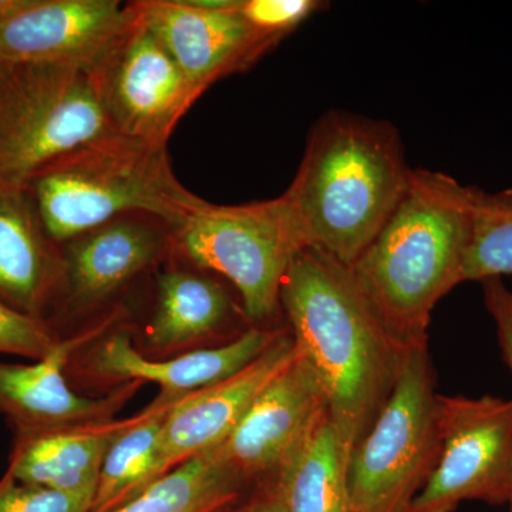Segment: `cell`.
<instances>
[{
  "label": "cell",
  "mask_w": 512,
  "mask_h": 512,
  "mask_svg": "<svg viewBox=\"0 0 512 512\" xmlns=\"http://www.w3.org/2000/svg\"><path fill=\"white\" fill-rule=\"evenodd\" d=\"M328 420L325 392L296 350L291 365L265 387L217 447L218 457L245 485L274 484Z\"/></svg>",
  "instance_id": "9c48e42d"
},
{
  "label": "cell",
  "mask_w": 512,
  "mask_h": 512,
  "mask_svg": "<svg viewBox=\"0 0 512 512\" xmlns=\"http://www.w3.org/2000/svg\"><path fill=\"white\" fill-rule=\"evenodd\" d=\"M512 275V190L473 187V215L464 282Z\"/></svg>",
  "instance_id": "603a6c76"
},
{
  "label": "cell",
  "mask_w": 512,
  "mask_h": 512,
  "mask_svg": "<svg viewBox=\"0 0 512 512\" xmlns=\"http://www.w3.org/2000/svg\"><path fill=\"white\" fill-rule=\"evenodd\" d=\"M110 133L92 70L0 63V184L28 191L50 164Z\"/></svg>",
  "instance_id": "5b68a950"
},
{
  "label": "cell",
  "mask_w": 512,
  "mask_h": 512,
  "mask_svg": "<svg viewBox=\"0 0 512 512\" xmlns=\"http://www.w3.org/2000/svg\"><path fill=\"white\" fill-rule=\"evenodd\" d=\"M473 187L416 168L382 231L350 266L360 292L404 349L429 340L437 303L464 282Z\"/></svg>",
  "instance_id": "7a4b0ae2"
},
{
  "label": "cell",
  "mask_w": 512,
  "mask_h": 512,
  "mask_svg": "<svg viewBox=\"0 0 512 512\" xmlns=\"http://www.w3.org/2000/svg\"><path fill=\"white\" fill-rule=\"evenodd\" d=\"M231 512H288L276 484L262 485L261 493Z\"/></svg>",
  "instance_id": "83f0119b"
},
{
  "label": "cell",
  "mask_w": 512,
  "mask_h": 512,
  "mask_svg": "<svg viewBox=\"0 0 512 512\" xmlns=\"http://www.w3.org/2000/svg\"><path fill=\"white\" fill-rule=\"evenodd\" d=\"M320 5L316 0H239V12L252 28L279 43Z\"/></svg>",
  "instance_id": "484cf974"
},
{
  "label": "cell",
  "mask_w": 512,
  "mask_h": 512,
  "mask_svg": "<svg viewBox=\"0 0 512 512\" xmlns=\"http://www.w3.org/2000/svg\"><path fill=\"white\" fill-rule=\"evenodd\" d=\"M285 329L252 326L220 348L197 350L170 360L147 359L134 349L127 332H114L93 353L92 369L113 382L156 383L161 387L157 402L174 403L237 375Z\"/></svg>",
  "instance_id": "2e32d148"
},
{
  "label": "cell",
  "mask_w": 512,
  "mask_h": 512,
  "mask_svg": "<svg viewBox=\"0 0 512 512\" xmlns=\"http://www.w3.org/2000/svg\"><path fill=\"white\" fill-rule=\"evenodd\" d=\"M175 403V402H174ZM174 403L154 402L107 451L89 512H109L156 481L158 447L165 417Z\"/></svg>",
  "instance_id": "44dd1931"
},
{
  "label": "cell",
  "mask_w": 512,
  "mask_h": 512,
  "mask_svg": "<svg viewBox=\"0 0 512 512\" xmlns=\"http://www.w3.org/2000/svg\"><path fill=\"white\" fill-rule=\"evenodd\" d=\"M174 247L202 269L227 279L249 322L281 312V286L293 256L303 247L284 194L242 205L205 201L174 231Z\"/></svg>",
  "instance_id": "52a82bcc"
},
{
  "label": "cell",
  "mask_w": 512,
  "mask_h": 512,
  "mask_svg": "<svg viewBox=\"0 0 512 512\" xmlns=\"http://www.w3.org/2000/svg\"><path fill=\"white\" fill-rule=\"evenodd\" d=\"M29 0H0V20L9 18L13 13L25 8Z\"/></svg>",
  "instance_id": "f1b7e54d"
},
{
  "label": "cell",
  "mask_w": 512,
  "mask_h": 512,
  "mask_svg": "<svg viewBox=\"0 0 512 512\" xmlns=\"http://www.w3.org/2000/svg\"><path fill=\"white\" fill-rule=\"evenodd\" d=\"M93 500L92 495L19 483L8 473L0 480V512H89Z\"/></svg>",
  "instance_id": "d4e9b609"
},
{
  "label": "cell",
  "mask_w": 512,
  "mask_h": 512,
  "mask_svg": "<svg viewBox=\"0 0 512 512\" xmlns=\"http://www.w3.org/2000/svg\"><path fill=\"white\" fill-rule=\"evenodd\" d=\"M412 170L389 121L348 111L320 117L284 194L303 247L350 268L396 210Z\"/></svg>",
  "instance_id": "3957f363"
},
{
  "label": "cell",
  "mask_w": 512,
  "mask_h": 512,
  "mask_svg": "<svg viewBox=\"0 0 512 512\" xmlns=\"http://www.w3.org/2000/svg\"><path fill=\"white\" fill-rule=\"evenodd\" d=\"M296 356L286 328L279 338L237 375L177 400L168 410L156 466V480L191 457L221 446L266 386Z\"/></svg>",
  "instance_id": "4fadbf2b"
},
{
  "label": "cell",
  "mask_w": 512,
  "mask_h": 512,
  "mask_svg": "<svg viewBox=\"0 0 512 512\" xmlns=\"http://www.w3.org/2000/svg\"><path fill=\"white\" fill-rule=\"evenodd\" d=\"M28 192L56 245L131 215L177 231L205 202L175 177L167 144L119 133L59 158L36 175Z\"/></svg>",
  "instance_id": "277c9868"
},
{
  "label": "cell",
  "mask_w": 512,
  "mask_h": 512,
  "mask_svg": "<svg viewBox=\"0 0 512 512\" xmlns=\"http://www.w3.org/2000/svg\"><path fill=\"white\" fill-rule=\"evenodd\" d=\"M227 288L208 276L171 269L158 278L148 342L167 349L211 335L237 312Z\"/></svg>",
  "instance_id": "d6986e66"
},
{
  "label": "cell",
  "mask_w": 512,
  "mask_h": 512,
  "mask_svg": "<svg viewBox=\"0 0 512 512\" xmlns=\"http://www.w3.org/2000/svg\"><path fill=\"white\" fill-rule=\"evenodd\" d=\"M136 20L133 2L29 0L0 20V63L52 62L92 70Z\"/></svg>",
  "instance_id": "7c38bea8"
},
{
  "label": "cell",
  "mask_w": 512,
  "mask_h": 512,
  "mask_svg": "<svg viewBox=\"0 0 512 512\" xmlns=\"http://www.w3.org/2000/svg\"><path fill=\"white\" fill-rule=\"evenodd\" d=\"M244 487L214 448L184 461L109 512H221L238 500Z\"/></svg>",
  "instance_id": "ffe728a7"
},
{
  "label": "cell",
  "mask_w": 512,
  "mask_h": 512,
  "mask_svg": "<svg viewBox=\"0 0 512 512\" xmlns=\"http://www.w3.org/2000/svg\"><path fill=\"white\" fill-rule=\"evenodd\" d=\"M138 18L204 93L229 74L247 70L276 40L252 28L239 0H137Z\"/></svg>",
  "instance_id": "8fae6325"
},
{
  "label": "cell",
  "mask_w": 512,
  "mask_h": 512,
  "mask_svg": "<svg viewBox=\"0 0 512 512\" xmlns=\"http://www.w3.org/2000/svg\"><path fill=\"white\" fill-rule=\"evenodd\" d=\"M55 338L45 319L26 315L0 301V355L40 360L56 348Z\"/></svg>",
  "instance_id": "cb8c5ba5"
},
{
  "label": "cell",
  "mask_w": 512,
  "mask_h": 512,
  "mask_svg": "<svg viewBox=\"0 0 512 512\" xmlns=\"http://www.w3.org/2000/svg\"><path fill=\"white\" fill-rule=\"evenodd\" d=\"M62 284L77 308L106 301L174 247V229L146 215L117 218L64 242Z\"/></svg>",
  "instance_id": "9a60e30c"
},
{
  "label": "cell",
  "mask_w": 512,
  "mask_h": 512,
  "mask_svg": "<svg viewBox=\"0 0 512 512\" xmlns=\"http://www.w3.org/2000/svg\"><path fill=\"white\" fill-rule=\"evenodd\" d=\"M140 419L141 413L126 420L18 433L6 473L19 483L94 497L107 451Z\"/></svg>",
  "instance_id": "ac0fdd59"
},
{
  "label": "cell",
  "mask_w": 512,
  "mask_h": 512,
  "mask_svg": "<svg viewBox=\"0 0 512 512\" xmlns=\"http://www.w3.org/2000/svg\"><path fill=\"white\" fill-rule=\"evenodd\" d=\"M281 311L299 356L325 392L349 463L389 402L409 349L384 328L348 266L318 249L293 256L282 281Z\"/></svg>",
  "instance_id": "6da1fadb"
},
{
  "label": "cell",
  "mask_w": 512,
  "mask_h": 512,
  "mask_svg": "<svg viewBox=\"0 0 512 512\" xmlns=\"http://www.w3.org/2000/svg\"><path fill=\"white\" fill-rule=\"evenodd\" d=\"M436 375L427 346L409 349L399 380L348 464L352 512H407L439 461Z\"/></svg>",
  "instance_id": "8992f818"
},
{
  "label": "cell",
  "mask_w": 512,
  "mask_h": 512,
  "mask_svg": "<svg viewBox=\"0 0 512 512\" xmlns=\"http://www.w3.org/2000/svg\"><path fill=\"white\" fill-rule=\"evenodd\" d=\"M439 461L407 512H454L464 501L504 504L512 490V399L437 396Z\"/></svg>",
  "instance_id": "ba28073f"
},
{
  "label": "cell",
  "mask_w": 512,
  "mask_h": 512,
  "mask_svg": "<svg viewBox=\"0 0 512 512\" xmlns=\"http://www.w3.org/2000/svg\"><path fill=\"white\" fill-rule=\"evenodd\" d=\"M103 328L57 343L43 359L30 365L0 362V413L15 424L18 433L69 429L107 423L140 389V382H127L110 396H80L64 379V366L79 348Z\"/></svg>",
  "instance_id": "5bb4252c"
},
{
  "label": "cell",
  "mask_w": 512,
  "mask_h": 512,
  "mask_svg": "<svg viewBox=\"0 0 512 512\" xmlns=\"http://www.w3.org/2000/svg\"><path fill=\"white\" fill-rule=\"evenodd\" d=\"M508 503H510V512H512V490H511L510 500H508Z\"/></svg>",
  "instance_id": "f546056e"
},
{
  "label": "cell",
  "mask_w": 512,
  "mask_h": 512,
  "mask_svg": "<svg viewBox=\"0 0 512 512\" xmlns=\"http://www.w3.org/2000/svg\"><path fill=\"white\" fill-rule=\"evenodd\" d=\"M92 72L111 128L153 143L168 144L202 94L138 15Z\"/></svg>",
  "instance_id": "30bf717a"
},
{
  "label": "cell",
  "mask_w": 512,
  "mask_h": 512,
  "mask_svg": "<svg viewBox=\"0 0 512 512\" xmlns=\"http://www.w3.org/2000/svg\"><path fill=\"white\" fill-rule=\"evenodd\" d=\"M62 252L28 191L0 184V301L43 319L62 284Z\"/></svg>",
  "instance_id": "e0dca14e"
},
{
  "label": "cell",
  "mask_w": 512,
  "mask_h": 512,
  "mask_svg": "<svg viewBox=\"0 0 512 512\" xmlns=\"http://www.w3.org/2000/svg\"><path fill=\"white\" fill-rule=\"evenodd\" d=\"M481 285L485 308L494 320L504 362L512 373V291L501 278L485 279Z\"/></svg>",
  "instance_id": "4316f807"
},
{
  "label": "cell",
  "mask_w": 512,
  "mask_h": 512,
  "mask_svg": "<svg viewBox=\"0 0 512 512\" xmlns=\"http://www.w3.org/2000/svg\"><path fill=\"white\" fill-rule=\"evenodd\" d=\"M348 458L330 420L276 481L288 512H352Z\"/></svg>",
  "instance_id": "7402d4cb"
}]
</instances>
